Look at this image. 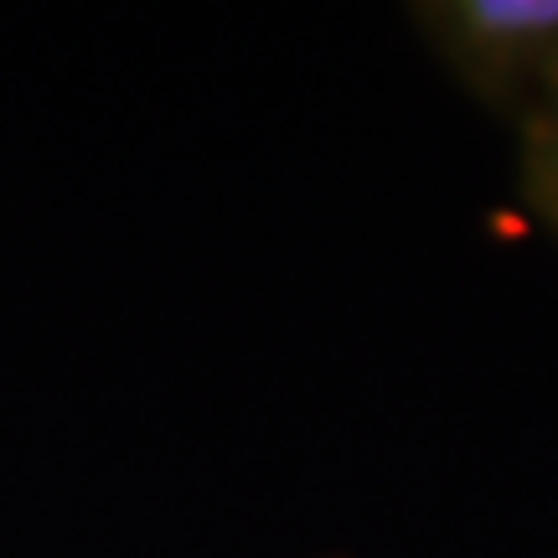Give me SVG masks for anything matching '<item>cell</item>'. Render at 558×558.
<instances>
[{
    "label": "cell",
    "instance_id": "6da1fadb",
    "mask_svg": "<svg viewBox=\"0 0 558 558\" xmlns=\"http://www.w3.org/2000/svg\"><path fill=\"white\" fill-rule=\"evenodd\" d=\"M414 21L460 88L512 124L558 99V0H429Z\"/></svg>",
    "mask_w": 558,
    "mask_h": 558
},
{
    "label": "cell",
    "instance_id": "7a4b0ae2",
    "mask_svg": "<svg viewBox=\"0 0 558 558\" xmlns=\"http://www.w3.org/2000/svg\"><path fill=\"white\" fill-rule=\"evenodd\" d=\"M522 130V192L527 207L558 233V99L543 104Z\"/></svg>",
    "mask_w": 558,
    "mask_h": 558
}]
</instances>
